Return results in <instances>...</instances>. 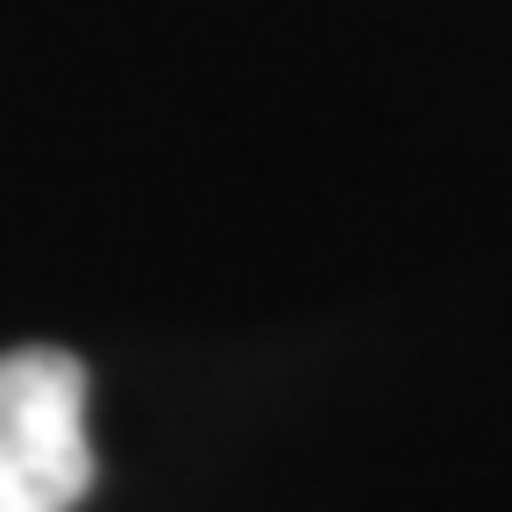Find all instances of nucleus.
I'll use <instances>...</instances> for the list:
<instances>
[{
	"label": "nucleus",
	"mask_w": 512,
	"mask_h": 512,
	"mask_svg": "<svg viewBox=\"0 0 512 512\" xmlns=\"http://www.w3.org/2000/svg\"><path fill=\"white\" fill-rule=\"evenodd\" d=\"M86 491V363L64 349H8L0 356V512H79Z\"/></svg>",
	"instance_id": "f257e3e1"
}]
</instances>
